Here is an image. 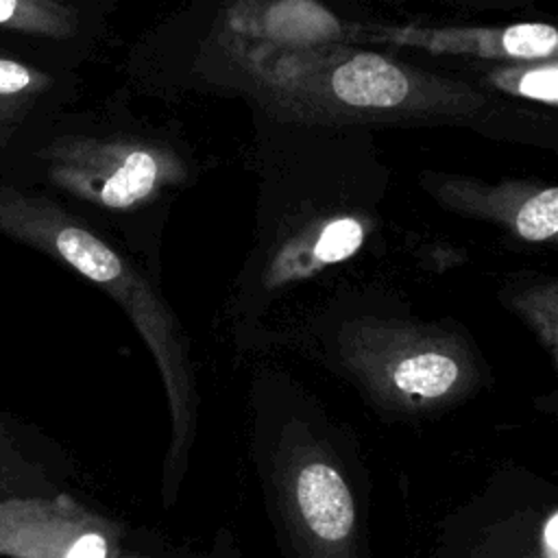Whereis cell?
Returning <instances> with one entry per match:
<instances>
[{"mask_svg":"<svg viewBox=\"0 0 558 558\" xmlns=\"http://www.w3.org/2000/svg\"><path fill=\"white\" fill-rule=\"evenodd\" d=\"M244 85L277 118L305 124L471 122L495 100L471 83L333 44L264 50L220 41Z\"/></svg>","mask_w":558,"mask_h":558,"instance_id":"obj_1","label":"cell"},{"mask_svg":"<svg viewBox=\"0 0 558 558\" xmlns=\"http://www.w3.org/2000/svg\"><path fill=\"white\" fill-rule=\"evenodd\" d=\"M50 181L105 209H135L185 181L187 166L168 144L131 137H57L39 150Z\"/></svg>","mask_w":558,"mask_h":558,"instance_id":"obj_2","label":"cell"},{"mask_svg":"<svg viewBox=\"0 0 558 558\" xmlns=\"http://www.w3.org/2000/svg\"><path fill=\"white\" fill-rule=\"evenodd\" d=\"M357 41L418 48L429 54H460L484 61H551L558 33L547 22H514L497 26H425V24H351Z\"/></svg>","mask_w":558,"mask_h":558,"instance_id":"obj_3","label":"cell"},{"mask_svg":"<svg viewBox=\"0 0 558 558\" xmlns=\"http://www.w3.org/2000/svg\"><path fill=\"white\" fill-rule=\"evenodd\" d=\"M423 187L449 211L488 220L525 242H554L558 233V187L504 179L486 183L460 174H425Z\"/></svg>","mask_w":558,"mask_h":558,"instance_id":"obj_4","label":"cell"},{"mask_svg":"<svg viewBox=\"0 0 558 558\" xmlns=\"http://www.w3.org/2000/svg\"><path fill=\"white\" fill-rule=\"evenodd\" d=\"M349 26L318 0H229L220 41L264 50H307L344 44Z\"/></svg>","mask_w":558,"mask_h":558,"instance_id":"obj_5","label":"cell"},{"mask_svg":"<svg viewBox=\"0 0 558 558\" xmlns=\"http://www.w3.org/2000/svg\"><path fill=\"white\" fill-rule=\"evenodd\" d=\"M59 506L39 499H0V556L4 558H105L107 541L98 532L61 534Z\"/></svg>","mask_w":558,"mask_h":558,"instance_id":"obj_6","label":"cell"},{"mask_svg":"<svg viewBox=\"0 0 558 558\" xmlns=\"http://www.w3.org/2000/svg\"><path fill=\"white\" fill-rule=\"evenodd\" d=\"M366 233L368 222L353 214H333L307 222L272 253L264 275L266 286L281 288L353 257Z\"/></svg>","mask_w":558,"mask_h":558,"instance_id":"obj_7","label":"cell"},{"mask_svg":"<svg viewBox=\"0 0 558 558\" xmlns=\"http://www.w3.org/2000/svg\"><path fill=\"white\" fill-rule=\"evenodd\" d=\"M301 512L318 536L336 541L353 525V501L342 477L327 464H312L296 482Z\"/></svg>","mask_w":558,"mask_h":558,"instance_id":"obj_8","label":"cell"},{"mask_svg":"<svg viewBox=\"0 0 558 558\" xmlns=\"http://www.w3.org/2000/svg\"><path fill=\"white\" fill-rule=\"evenodd\" d=\"M458 360L438 344L414 347L392 362V381L399 390L416 397H440L458 379Z\"/></svg>","mask_w":558,"mask_h":558,"instance_id":"obj_9","label":"cell"},{"mask_svg":"<svg viewBox=\"0 0 558 558\" xmlns=\"http://www.w3.org/2000/svg\"><path fill=\"white\" fill-rule=\"evenodd\" d=\"M50 85L52 76L48 72L0 54V133H9Z\"/></svg>","mask_w":558,"mask_h":558,"instance_id":"obj_10","label":"cell"},{"mask_svg":"<svg viewBox=\"0 0 558 558\" xmlns=\"http://www.w3.org/2000/svg\"><path fill=\"white\" fill-rule=\"evenodd\" d=\"M0 28L63 39L76 31V15L61 0H0Z\"/></svg>","mask_w":558,"mask_h":558,"instance_id":"obj_11","label":"cell"},{"mask_svg":"<svg viewBox=\"0 0 558 558\" xmlns=\"http://www.w3.org/2000/svg\"><path fill=\"white\" fill-rule=\"evenodd\" d=\"M484 83L501 94L536 100L556 107L558 100V65L551 61H523L499 65L484 74Z\"/></svg>","mask_w":558,"mask_h":558,"instance_id":"obj_12","label":"cell"},{"mask_svg":"<svg viewBox=\"0 0 558 558\" xmlns=\"http://www.w3.org/2000/svg\"><path fill=\"white\" fill-rule=\"evenodd\" d=\"M556 294L558 286L556 281H543L538 286L521 290L512 303L519 307L534 325L541 327L549 338H554V327H556Z\"/></svg>","mask_w":558,"mask_h":558,"instance_id":"obj_13","label":"cell"},{"mask_svg":"<svg viewBox=\"0 0 558 558\" xmlns=\"http://www.w3.org/2000/svg\"><path fill=\"white\" fill-rule=\"evenodd\" d=\"M22 477H24V462L20 458V451L0 427V499L15 497Z\"/></svg>","mask_w":558,"mask_h":558,"instance_id":"obj_14","label":"cell"},{"mask_svg":"<svg viewBox=\"0 0 558 558\" xmlns=\"http://www.w3.org/2000/svg\"><path fill=\"white\" fill-rule=\"evenodd\" d=\"M556 530H558V517L554 514V517L547 521V525H545V543H547V547H549V556H551V558H556V541H558Z\"/></svg>","mask_w":558,"mask_h":558,"instance_id":"obj_15","label":"cell"}]
</instances>
